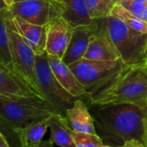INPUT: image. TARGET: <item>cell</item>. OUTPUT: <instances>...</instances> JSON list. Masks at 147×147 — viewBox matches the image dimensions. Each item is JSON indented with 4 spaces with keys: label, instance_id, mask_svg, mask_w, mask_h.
<instances>
[{
    "label": "cell",
    "instance_id": "20",
    "mask_svg": "<svg viewBox=\"0 0 147 147\" xmlns=\"http://www.w3.org/2000/svg\"><path fill=\"white\" fill-rule=\"evenodd\" d=\"M112 16L121 19L132 29L138 32L147 34V22L134 15L127 9H126L120 3L115 6L111 13Z\"/></svg>",
    "mask_w": 147,
    "mask_h": 147
},
{
    "label": "cell",
    "instance_id": "12",
    "mask_svg": "<svg viewBox=\"0 0 147 147\" xmlns=\"http://www.w3.org/2000/svg\"><path fill=\"white\" fill-rule=\"evenodd\" d=\"M48 62L52 69L53 73L60 83V84L73 96L79 98L83 96H86L87 92L84 87L81 84L71 69L66 65L62 59L55 56L48 55Z\"/></svg>",
    "mask_w": 147,
    "mask_h": 147
},
{
    "label": "cell",
    "instance_id": "3",
    "mask_svg": "<svg viewBox=\"0 0 147 147\" xmlns=\"http://www.w3.org/2000/svg\"><path fill=\"white\" fill-rule=\"evenodd\" d=\"M92 25L109 38L126 65L146 62L147 34L132 29L121 19L112 15L95 19Z\"/></svg>",
    "mask_w": 147,
    "mask_h": 147
},
{
    "label": "cell",
    "instance_id": "27",
    "mask_svg": "<svg viewBox=\"0 0 147 147\" xmlns=\"http://www.w3.org/2000/svg\"><path fill=\"white\" fill-rule=\"evenodd\" d=\"M53 143L49 140H46V141H42L37 147H53Z\"/></svg>",
    "mask_w": 147,
    "mask_h": 147
},
{
    "label": "cell",
    "instance_id": "16",
    "mask_svg": "<svg viewBox=\"0 0 147 147\" xmlns=\"http://www.w3.org/2000/svg\"><path fill=\"white\" fill-rule=\"evenodd\" d=\"M62 17L72 27L90 26L93 22L85 0H65Z\"/></svg>",
    "mask_w": 147,
    "mask_h": 147
},
{
    "label": "cell",
    "instance_id": "2",
    "mask_svg": "<svg viewBox=\"0 0 147 147\" xmlns=\"http://www.w3.org/2000/svg\"><path fill=\"white\" fill-rule=\"evenodd\" d=\"M91 106L134 104L147 106V65H125L104 85L87 96Z\"/></svg>",
    "mask_w": 147,
    "mask_h": 147
},
{
    "label": "cell",
    "instance_id": "31",
    "mask_svg": "<svg viewBox=\"0 0 147 147\" xmlns=\"http://www.w3.org/2000/svg\"><path fill=\"white\" fill-rule=\"evenodd\" d=\"M21 1H23V0H14V3H17V2H21Z\"/></svg>",
    "mask_w": 147,
    "mask_h": 147
},
{
    "label": "cell",
    "instance_id": "6",
    "mask_svg": "<svg viewBox=\"0 0 147 147\" xmlns=\"http://www.w3.org/2000/svg\"><path fill=\"white\" fill-rule=\"evenodd\" d=\"M125 65L121 59L101 61L82 59L69 66L84 87L88 96L114 78Z\"/></svg>",
    "mask_w": 147,
    "mask_h": 147
},
{
    "label": "cell",
    "instance_id": "26",
    "mask_svg": "<svg viewBox=\"0 0 147 147\" xmlns=\"http://www.w3.org/2000/svg\"><path fill=\"white\" fill-rule=\"evenodd\" d=\"M0 147H10L9 142L7 141V138L3 133L0 134Z\"/></svg>",
    "mask_w": 147,
    "mask_h": 147
},
{
    "label": "cell",
    "instance_id": "13",
    "mask_svg": "<svg viewBox=\"0 0 147 147\" xmlns=\"http://www.w3.org/2000/svg\"><path fill=\"white\" fill-rule=\"evenodd\" d=\"M92 28L94 34L90 38V45L84 59L101 61L121 59L120 53L109 38L102 31L96 29L93 25Z\"/></svg>",
    "mask_w": 147,
    "mask_h": 147
},
{
    "label": "cell",
    "instance_id": "19",
    "mask_svg": "<svg viewBox=\"0 0 147 147\" xmlns=\"http://www.w3.org/2000/svg\"><path fill=\"white\" fill-rule=\"evenodd\" d=\"M0 65L10 70H14L10 39L5 16L3 12L0 14Z\"/></svg>",
    "mask_w": 147,
    "mask_h": 147
},
{
    "label": "cell",
    "instance_id": "4",
    "mask_svg": "<svg viewBox=\"0 0 147 147\" xmlns=\"http://www.w3.org/2000/svg\"><path fill=\"white\" fill-rule=\"evenodd\" d=\"M54 114L61 115L44 97H4L0 96L1 122L16 134L34 123L50 118Z\"/></svg>",
    "mask_w": 147,
    "mask_h": 147
},
{
    "label": "cell",
    "instance_id": "32",
    "mask_svg": "<svg viewBox=\"0 0 147 147\" xmlns=\"http://www.w3.org/2000/svg\"><path fill=\"white\" fill-rule=\"evenodd\" d=\"M146 65H147V59H146Z\"/></svg>",
    "mask_w": 147,
    "mask_h": 147
},
{
    "label": "cell",
    "instance_id": "10",
    "mask_svg": "<svg viewBox=\"0 0 147 147\" xmlns=\"http://www.w3.org/2000/svg\"><path fill=\"white\" fill-rule=\"evenodd\" d=\"M74 27L69 24L63 17H59L47 25L46 52L48 55L62 59L70 40Z\"/></svg>",
    "mask_w": 147,
    "mask_h": 147
},
{
    "label": "cell",
    "instance_id": "24",
    "mask_svg": "<svg viewBox=\"0 0 147 147\" xmlns=\"http://www.w3.org/2000/svg\"><path fill=\"white\" fill-rule=\"evenodd\" d=\"M115 147H144V146L138 140H131L125 142L124 144H122L121 146H117Z\"/></svg>",
    "mask_w": 147,
    "mask_h": 147
},
{
    "label": "cell",
    "instance_id": "17",
    "mask_svg": "<svg viewBox=\"0 0 147 147\" xmlns=\"http://www.w3.org/2000/svg\"><path fill=\"white\" fill-rule=\"evenodd\" d=\"M51 131L50 140L60 147H77L71 136V127L67 118L59 114L53 115L49 119Z\"/></svg>",
    "mask_w": 147,
    "mask_h": 147
},
{
    "label": "cell",
    "instance_id": "15",
    "mask_svg": "<svg viewBox=\"0 0 147 147\" xmlns=\"http://www.w3.org/2000/svg\"><path fill=\"white\" fill-rule=\"evenodd\" d=\"M65 117L71 130L78 133L97 134L94 118L88 106L82 99H77L75 101L73 106L67 109Z\"/></svg>",
    "mask_w": 147,
    "mask_h": 147
},
{
    "label": "cell",
    "instance_id": "25",
    "mask_svg": "<svg viewBox=\"0 0 147 147\" xmlns=\"http://www.w3.org/2000/svg\"><path fill=\"white\" fill-rule=\"evenodd\" d=\"M142 145L144 147H147V106L146 107V115H145V125H144V135Z\"/></svg>",
    "mask_w": 147,
    "mask_h": 147
},
{
    "label": "cell",
    "instance_id": "1",
    "mask_svg": "<svg viewBox=\"0 0 147 147\" xmlns=\"http://www.w3.org/2000/svg\"><path fill=\"white\" fill-rule=\"evenodd\" d=\"M91 112L102 140L116 146L131 140L142 143L146 107L134 104L92 106Z\"/></svg>",
    "mask_w": 147,
    "mask_h": 147
},
{
    "label": "cell",
    "instance_id": "7",
    "mask_svg": "<svg viewBox=\"0 0 147 147\" xmlns=\"http://www.w3.org/2000/svg\"><path fill=\"white\" fill-rule=\"evenodd\" d=\"M65 9V0H23L13 3L7 10L10 15L18 16L30 23L47 26L62 17Z\"/></svg>",
    "mask_w": 147,
    "mask_h": 147
},
{
    "label": "cell",
    "instance_id": "28",
    "mask_svg": "<svg viewBox=\"0 0 147 147\" xmlns=\"http://www.w3.org/2000/svg\"><path fill=\"white\" fill-rule=\"evenodd\" d=\"M4 1H5L6 4L8 5V7H9V6H10V5L14 3V0H4Z\"/></svg>",
    "mask_w": 147,
    "mask_h": 147
},
{
    "label": "cell",
    "instance_id": "22",
    "mask_svg": "<svg viewBox=\"0 0 147 147\" xmlns=\"http://www.w3.org/2000/svg\"><path fill=\"white\" fill-rule=\"evenodd\" d=\"M71 136L77 147H101L103 145L102 139L97 134L78 133L71 130Z\"/></svg>",
    "mask_w": 147,
    "mask_h": 147
},
{
    "label": "cell",
    "instance_id": "14",
    "mask_svg": "<svg viewBox=\"0 0 147 147\" xmlns=\"http://www.w3.org/2000/svg\"><path fill=\"white\" fill-rule=\"evenodd\" d=\"M94 34L92 25L74 28L71 38L62 60L68 65L84 59Z\"/></svg>",
    "mask_w": 147,
    "mask_h": 147
},
{
    "label": "cell",
    "instance_id": "18",
    "mask_svg": "<svg viewBox=\"0 0 147 147\" xmlns=\"http://www.w3.org/2000/svg\"><path fill=\"white\" fill-rule=\"evenodd\" d=\"M49 119H46L34 123L28 127L16 133L19 137L21 146L37 147L41 142L42 138L49 127Z\"/></svg>",
    "mask_w": 147,
    "mask_h": 147
},
{
    "label": "cell",
    "instance_id": "5",
    "mask_svg": "<svg viewBox=\"0 0 147 147\" xmlns=\"http://www.w3.org/2000/svg\"><path fill=\"white\" fill-rule=\"evenodd\" d=\"M35 74L39 90L59 112L65 116L67 109L71 108L78 99L71 95L58 81L50 67L47 53L35 57Z\"/></svg>",
    "mask_w": 147,
    "mask_h": 147
},
{
    "label": "cell",
    "instance_id": "11",
    "mask_svg": "<svg viewBox=\"0 0 147 147\" xmlns=\"http://www.w3.org/2000/svg\"><path fill=\"white\" fill-rule=\"evenodd\" d=\"M0 96L4 97H44L15 70H10L2 65H0Z\"/></svg>",
    "mask_w": 147,
    "mask_h": 147
},
{
    "label": "cell",
    "instance_id": "33",
    "mask_svg": "<svg viewBox=\"0 0 147 147\" xmlns=\"http://www.w3.org/2000/svg\"><path fill=\"white\" fill-rule=\"evenodd\" d=\"M20 147H22V146H20Z\"/></svg>",
    "mask_w": 147,
    "mask_h": 147
},
{
    "label": "cell",
    "instance_id": "23",
    "mask_svg": "<svg viewBox=\"0 0 147 147\" xmlns=\"http://www.w3.org/2000/svg\"><path fill=\"white\" fill-rule=\"evenodd\" d=\"M126 9L147 22V5L134 0H120L119 3Z\"/></svg>",
    "mask_w": 147,
    "mask_h": 147
},
{
    "label": "cell",
    "instance_id": "8",
    "mask_svg": "<svg viewBox=\"0 0 147 147\" xmlns=\"http://www.w3.org/2000/svg\"><path fill=\"white\" fill-rule=\"evenodd\" d=\"M11 45V53L14 70L26 80L40 94L36 74H35V57L34 51L16 31L8 28ZM42 95V94H41ZM43 96V95H42Z\"/></svg>",
    "mask_w": 147,
    "mask_h": 147
},
{
    "label": "cell",
    "instance_id": "21",
    "mask_svg": "<svg viewBox=\"0 0 147 147\" xmlns=\"http://www.w3.org/2000/svg\"><path fill=\"white\" fill-rule=\"evenodd\" d=\"M90 15L93 20L111 16L115 6L120 0H85Z\"/></svg>",
    "mask_w": 147,
    "mask_h": 147
},
{
    "label": "cell",
    "instance_id": "29",
    "mask_svg": "<svg viewBox=\"0 0 147 147\" xmlns=\"http://www.w3.org/2000/svg\"><path fill=\"white\" fill-rule=\"evenodd\" d=\"M136 2H139V3H144V4H146L147 5V0H134Z\"/></svg>",
    "mask_w": 147,
    "mask_h": 147
},
{
    "label": "cell",
    "instance_id": "30",
    "mask_svg": "<svg viewBox=\"0 0 147 147\" xmlns=\"http://www.w3.org/2000/svg\"><path fill=\"white\" fill-rule=\"evenodd\" d=\"M101 147H114V146H110V145H107V144H103L102 146Z\"/></svg>",
    "mask_w": 147,
    "mask_h": 147
},
{
    "label": "cell",
    "instance_id": "9",
    "mask_svg": "<svg viewBox=\"0 0 147 147\" xmlns=\"http://www.w3.org/2000/svg\"><path fill=\"white\" fill-rule=\"evenodd\" d=\"M0 11L4 14L7 27L19 34L36 55H40L46 52L47 26L30 23L18 16L10 15L7 9Z\"/></svg>",
    "mask_w": 147,
    "mask_h": 147
}]
</instances>
